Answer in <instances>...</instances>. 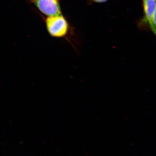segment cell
<instances>
[{
    "mask_svg": "<svg viewBox=\"0 0 156 156\" xmlns=\"http://www.w3.org/2000/svg\"><path fill=\"white\" fill-rule=\"evenodd\" d=\"M46 24L49 34L54 37H64L69 30V24L62 15L48 16Z\"/></svg>",
    "mask_w": 156,
    "mask_h": 156,
    "instance_id": "1",
    "label": "cell"
},
{
    "mask_svg": "<svg viewBox=\"0 0 156 156\" xmlns=\"http://www.w3.org/2000/svg\"><path fill=\"white\" fill-rule=\"evenodd\" d=\"M41 12L48 16L62 15L60 0H30Z\"/></svg>",
    "mask_w": 156,
    "mask_h": 156,
    "instance_id": "2",
    "label": "cell"
},
{
    "mask_svg": "<svg viewBox=\"0 0 156 156\" xmlns=\"http://www.w3.org/2000/svg\"><path fill=\"white\" fill-rule=\"evenodd\" d=\"M142 1L144 16L141 22L142 24L149 25L150 28L156 37V28L153 23V14L156 6V0H142Z\"/></svg>",
    "mask_w": 156,
    "mask_h": 156,
    "instance_id": "3",
    "label": "cell"
},
{
    "mask_svg": "<svg viewBox=\"0 0 156 156\" xmlns=\"http://www.w3.org/2000/svg\"><path fill=\"white\" fill-rule=\"evenodd\" d=\"M108 0H88L89 3H103L106 2Z\"/></svg>",
    "mask_w": 156,
    "mask_h": 156,
    "instance_id": "4",
    "label": "cell"
},
{
    "mask_svg": "<svg viewBox=\"0 0 156 156\" xmlns=\"http://www.w3.org/2000/svg\"><path fill=\"white\" fill-rule=\"evenodd\" d=\"M153 23L154 26L156 28V6L153 14Z\"/></svg>",
    "mask_w": 156,
    "mask_h": 156,
    "instance_id": "5",
    "label": "cell"
}]
</instances>
